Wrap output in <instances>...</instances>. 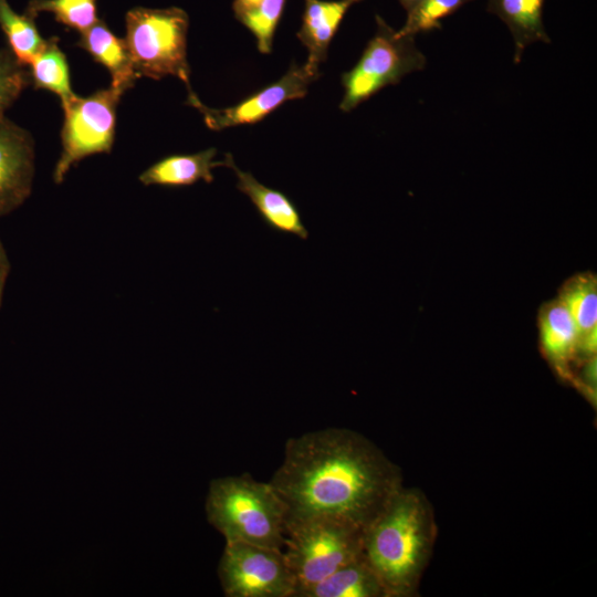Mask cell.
Wrapping results in <instances>:
<instances>
[{
  "mask_svg": "<svg viewBox=\"0 0 597 597\" xmlns=\"http://www.w3.org/2000/svg\"><path fill=\"white\" fill-rule=\"evenodd\" d=\"M320 76V70L306 62L292 64L276 82L247 96L235 105L226 108H211L188 90L186 103L198 109L206 125L212 130H222L244 124H255L289 101L307 94L308 86Z\"/></svg>",
  "mask_w": 597,
  "mask_h": 597,
  "instance_id": "9",
  "label": "cell"
},
{
  "mask_svg": "<svg viewBox=\"0 0 597 597\" xmlns=\"http://www.w3.org/2000/svg\"><path fill=\"white\" fill-rule=\"evenodd\" d=\"M122 95L109 86L86 97L76 95L62 107V153L53 171L56 184H61L70 168L83 158L112 150Z\"/></svg>",
  "mask_w": 597,
  "mask_h": 597,
  "instance_id": "8",
  "label": "cell"
},
{
  "mask_svg": "<svg viewBox=\"0 0 597 597\" xmlns=\"http://www.w3.org/2000/svg\"><path fill=\"white\" fill-rule=\"evenodd\" d=\"M404 9L408 12L417 7L423 0H398Z\"/></svg>",
  "mask_w": 597,
  "mask_h": 597,
  "instance_id": "27",
  "label": "cell"
},
{
  "mask_svg": "<svg viewBox=\"0 0 597 597\" xmlns=\"http://www.w3.org/2000/svg\"><path fill=\"white\" fill-rule=\"evenodd\" d=\"M262 0H234L232 3L233 12L235 18H239L244 12L253 9Z\"/></svg>",
  "mask_w": 597,
  "mask_h": 597,
  "instance_id": "25",
  "label": "cell"
},
{
  "mask_svg": "<svg viewBox=\"0 0 597 597\" xmlns=\"http://www.w3.org/2000/svg\"><path fill=\"white\" fill-rule=\"evenodd\" d=\"M0 268H10L3 244L0 241Z\"/></svg>",
  "mask_w": 597,
  "mask_h": 597,
  "instance_id": "28",
  "label": "cell"
},
{
  "mask_svg": "<svg viewBox=\"0 0 597 597\" xmlns=\"http://www.w3.org/2000/svg\"><path fill=\"white\" fill-rule=\"evenodd\" d=\"M206 515L226 541L283 549L287 512L269 482L256 481L248 473L213 479Z\"/></svg>",
  "mask_w": 597,
  "mask_h": 597,
  "instance_id": "3",
  "label": "cell"
},
{
  "mask_svg": "<svg viewBox=\"0 0 597 597\" xmlns=\"http://www.w3.org/2000/svg\"><path fill=\"white\" fill-rule=\"evenodd\" d=\"M223 166L233 170L237 189L250 199L266 226L302 240L308 238L297 207L285 193L261 184L251 172L241 170L230 154L224 155Z\"/></svg>",
  "mask_w": 597,
  "mask_h": 597,
  "instance_id": "11",
  "label": "cell"
},
{
  "mask_svg": "<svg viewBox=\"0 0 597 597\" xmlns=\"http://www.w3.org/2000/svg\"><path fill=\"white\" fill-rule=\"evenodd\" d=\"M218 577L227 597H293L295 579L283 549L226 541Z\"/></svg>",
  "mask_w": 597,
  "mask_h": 597,
  "instance_id": "7",
  "label": "cell"
},
{
  "mask_svg": "<svg viewBox=\"0 0 597 597\" xmlns=\"http://www.w3.org/2000/svg\"><path fill=\"white\" fill-rule=\"evenodd\" d=\"M286 0H262L253 9L237 18L256 40L258 50L272 52L273 38Z\"/></svg>",
  "mask_w": 597,
  "mask_h": 597,
  "instance_id": "22",
  "label": "cell"
},
{
  "mask_svg": "<svg viewBox=\"0 0 597 597\" xmlns=\"http://www.w3.org/2000/svg\"><path fill=\"white\" fill-rule=\"evenodd\" d=\"M76 45L108 70L111 86L119 93L124 94L138 78L125 39L115 35L103 20L81 33Z\"/></svg>",
  "mask_w": 597,
  "mask_h": 597,
  "instance_id": "13",
  "label": "cell"
},
{
  "mask_svg": "<svg viewBox=\"0 0 597 597\" xmlns=\"http://www.w3.org/2000/svg\"><path fill=\"white\" fill-rule=\"evenodd\" d=\"M28 66L33 86L54 93L59 96L62 107L76 96L71 87L69 64L59 46V38L46 39L43 48Z\"/></svg>",
  "mask_w": 597,
  "mask_h": 597,
  "instance_id": "19",
  "label": "cell"
},
{
  "mask_svg": "<svg viewBox=\"0 0 597 597\" xmlns=\"http://www.w3.org/2000/svg\"><path fill=\"white\" fill-rule=\"evenodd\" d=\"M543 4L544 0H488L486 10L498 15L513 36L516 64L527 45L551 42L543 23Z\"/></svg>",
  "mask_w": 597,
  "mask_h": 597,
  "instance_id": "16",
  "label": "cell"
},
{
  "mask_svg": "<svg viewBox=\"0 0 597 597\" xmlns=\"http://www.w3.org/2000/svg\"><path fill=\"white\" fill-rule=\"evenodd\" d=\"M30 84V74L9 48L0 49V119Z\"/></svg>",
  "mask_w": 597,
  "mask_h": 597,
  "instance_id": "24",
  "label": "cell"
},
{
  "mask_svg": "<svg viewBox=\"0 0 597 597\" xmlns=\"http://www.w3.org/2000/svg\"><path fill=\"white\" fill-rule=\"evenodd\" d=\"M471 1L473 0H423L407 12L406 22L397 33L415 36L418 33L441 29L442 19Z\"/></svg>",
  "mask_w": 597,
  "mask_h": 597,
  "instance_id": "23",
  "label": "cell"
},
{
  "mask_svg": "<svg viewBox=\"0 0 597 597\" xmlns=\"http://www.w3.org/2000/svg\"><path fill=\"white\" fill-rule=\"evenodd\" d=\"M34 19L25 12L17 13L8 0H0V28L7 38L8 48L24 66L29 65L46 41L39 33Z\"/></svg>",
  "mask_w": 597,
  "mask_h": 597,
  "instance_id": "20",
  "label": "cell"
},
{
  "mask_svg": "<svg viewBox=\"0 0 597 597\" xmlns=\"http://www.w3.org/2000/svg\"><path fill=\"white\" fill-rule=\"evenodd\" d=\"M125 21V41L138 77L176 76L190 90L186 11L136 7L126 13Z\"/></svg>",
  "mask_w": 597,
  "mask_h": 597,
  "instance_id": "5",
  "label": "cell"
},
{
  "mask_svg": "<svg viewBox=\"0 0 597 597\" xmlns=\"http://www.w3.org/2000/svg\"><path fill=\"white\" fill-rule=\"evenodd\" d=\"M97 0H30L25 13L36 18L41 12H49L65 27L80 33L90 29L97 20Z\"/></svg>",
  "mask_w": 597,
  "mask_h": 597,
  "instance_id": "21",
  "label": "cell"
},
{
  "mask_svg": "<svg viewBox=\"0 0 597 597\" xmlns=\"http://www.w3.org/2000/svg\"><path fill=\"white\" fill-rule=\"evenodd\" d=\"M538 329L543 350L557 366H565L579 352L577 329L559 297L541 308Z\"/></svg>",
  "mask_w": 597,
  "mask_h": 597,
  "instance_id": "17",
  "label": "cell"
},
{
  "mask_svg": "<svg viewBox=\"0 0 597 597\" xmlns=\"http://www.w3.org/2000/svg\"><path fill=\"white\" fill-rule=\"evenodd\" d=\"M34 175L31 135L7 117L0 119V217L30 196Z\"/></svg>",
  "mask_w": 597,
  "mask_h": 597,
  "instance_id": "10",
  "label": "cell"
},
{
  "mask_svg": "<svg viewBox=\"0 0 597 597\" xmlns=\"http://www.w3.org/2000/svg\"><path fill=\"white\" fill-rule=\"evenodd\" d=\"M216 148L189 154L170 155L158 160L139 176L143 185L164 187H186L203 180L211 184L214 179L212 169L223 166V160L217 161Z\"/></svg>",
  "mask_w": 597,
  "mask_h": 597,
  "instance_id": "14",
  "label": "cell"
},
{
  "mask_svg": "<svg viewBox=\"0 0 597 597\" xmlns=\"http://www.w3.org/2000/svg\"><path fill=\"white\" fill-rule=\"evenodd\" d=\"M578 334L579 352L593 355L597 347V282L591 273L576 274L567 280L559 296Z\"/></svg>",
  "mask_w": 597,
  "mask_h": 597,
  "instance_id": "15",
  "label": "cell"
},
{
  "mask_svg": "<svg viewBox=\"0 0 597 597\" xmlns=\"http://www.w3.org/2000/svg\"><path fill=\"white\" fill-rule=\"evenodd\" d=\"M9 269L10 268H0V303H1V300H2V293H3V289H4V284H6V280H7Z\"/></svg>",
  "mask_w": 597,
  "mask_h": 597,
  "instance_id": "26",
  "label": "cell"
},
{
  "mask_svg": "<svg viewBox=\"0 0 597 597\" xmlns=\"http://www.w3.org/2000/svg\"><path fill=\"white\" fill-rule=\"evenodd\" d=\"M269 483L283 501L287 521L324 516L363 528L400 488L396 469L381 452L344 428L289 439Z\"/></svg>",
  "mask_w": 597,
  "mask_h": 597,
  "instance_id": "1",
  "label": "cell"
},
{
  "mask_svg": "<svg viewBox=\"0 0 597 597\" xmlns=\"http://www.w3.org/2000/svg\"><path fill=\"white\" fill-rule=\"evenodd\" d=\"M428 540L421 500L399 488L363 531V555L385 596L406 595L413 588Z\"/></svg>",
  "mask_w": 597,
  "mask_h": 597,
  "instance_id": "2",
  "label": "cell"
},
{
  "mask_svg": "<svg viewBox=\"0 0 597 597\" xmlns=\"http://www.w3.org/2000/svg\"><path fill=\"white\" fill-rule=\"evenodd\" d=\"M363 531L333 517L287 521L283 552L295 579L293 597L360 556Z\"/></svg>",
  "mask_w": 597,
  "mask_h": 597,
  "instance_id": "4",
  "label": "cell"
},
{
  "mask_svg": "<svg viewBox=\"0 0 597 597\" xmlns=\"http://www.w3.org/2000/svg\"><path fill=\"white\" fill-rule=\"evenodd\" d=\"M362 0H304L297 38L307 50L306 63L320 67L326 60L331 41L352 6Z\"/></svg>",
  "mask_w": 597,
  "mask_h": 597,
  "instance_id": "12",
  "label": "cell"
},
{
  "mask_svg": "<svg viewBox=\"0 0 597 597\" xmlns=\"http://www.w3.org/2000/svg\"><path fill=\"white\" fill-rule=\"evenodd\" d=\"M377 30L352 70L342 76L344 95L339 104L350 112L388 85L412 72L425 69L427 60L415 43V36L399 35L376 15Z\"/></svg>",
  "mask_w": 597,
  "mask_h": 597,
  "instance_id": "6",
  "label": "cell"
},
{
  "mask_svg": "<svg viewBox=\"0 0 597 597\" xmlns=\"http://www.w3.org/2000/svg\"><path fill=\"white\" fill-rule=\"evenodd\" d=\"M385 591L362 554L306 589L300 597H374Z\"/></svg>",
  "mask_w": 597,
  "mask_h": 597,
  "instance_id": "18",
  "label": "cell"
}]
</instances>
